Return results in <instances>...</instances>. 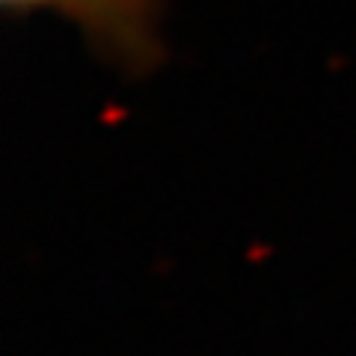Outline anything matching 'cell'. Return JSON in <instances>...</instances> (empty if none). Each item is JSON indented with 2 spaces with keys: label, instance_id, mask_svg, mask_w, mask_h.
Segmentation results:
<instances>
[{
  "label": "cell",
  "instance_id": "cell-1",
  "mask_svg": "<svg viewBox=\"0 0 356 356\" xmlns=\"http://www.w3.org/2000/svg\"><path fill=\"white\" fill-rule=\"evenodd\" d=\"M122 0H3L6 9H18V13H36V9H60L81 21H89L92 27H98L95 21H102L107 13L119 15Z\"/></svg>",
  "mask_w": 356,
  "mask_h": 356
}]
</instances>
